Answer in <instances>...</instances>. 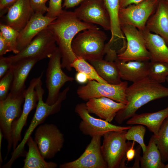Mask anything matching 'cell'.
Instances as JSON below:
<instances>
[{"label": "cell", "instance_id": "cell-5", "mask_svg": "<svg viewBox=\"0 0 168 168\" xmlns=\"http://www.w3.org/2000/svg\"><path fill=\"white\" fill-rule=\"evenodd\" d=\"M126 130L111 131L103 136L101 150L108 168H126V153L132 142H126Z\"/></svg>", "mask_w": 168, "mask_h": 168}, {"label": "cell", "instance_id": "cell-9", "mask_svg": "<svg viewBox=\"0 0 168 168\" xmlns=\"http://www.w3.org/2000/svg\"><path fill=\"white\" fill-rule=\"evenodd\" d=\"M62 56L58 47L49 58L46 72L45 83L48 94L45 103L49 105L54 104L57 100L61 88L74 78L65 74L62 69Z\"/></svg>", "mask_w": 168, "mask_h": 168}, {"label": "cell", "instance_id": "cell-21", "mask_svg": "<svg viewBox=\"0 0 168 168\" xmlns=\"http://www.w3.org/2000/svg\"><path fill=\"white\" fill-rule=\"evenodd\" d=\"M146 28L161 37L168 46V2L159 0L157 8L146 23Z\"/></svg>", "mask_w": 168, "mask_h": 168}, {"label": "cell", "instance_id": "cell-3", "mask_svg": "<svg viewBox=\"0 0 168 168\" xmlns=\"http://www.w3.org/2000/svg\"><path fill=\"white\" fill-rule=\"evenodd\" d=\"M42 82L40 79L36 83L35 89L38 96V101L36 110L29 127L26 130L24 137L16 148L13 150L10 160L2 167L11 168L15 161L21 156H25L26 153L25 147L29 138L34 130L42 124L49 116L56 114L60 110L62 103L66 98L70 88L67 87L60 92L57 101L53 104L49 105L43 100L44 90L42 87Z\"/></svg>", "mask_w": 168, "mask_h": 168}, {"label": "cell", "instance_id": "cell-26", "mask_svg": "<svg viewBox=\"0 0 168 168\" xmlns=\"http://www.w3.org/2000/svg\"><path fill=\"white\" fill-rule=\"evenodd\" d=\"M27 144L28 151L26 152L24 160L23 168H55L58 164L54 162L45 161L37 145L33 138L30 136Z\"/></svg>", "mask_w": 168, "mask_h": 168}, {"label": "cell", "instance_id": "cell-24", "mask_svg": "<svg viewBox=\"0 0 168 168\" xmlns=\"http://www.w3.org/2000/svg\"><path fill=\"white\" fill-rule=\"evenodd\" d=\"M168 116V106L157 112L136 114L128 119L126 122L128 125L141 124L146 126L156 137L164 120Z\"/></svg>", "mask_w": 168, "mask_h": 168}, {"label": "cell", "instance_id": "cell-10", "mask_svg": "<svg viewBox=\"0 0 168 168\" xmlns=\"http://www.w3.org/2000/svg\"><path fill=\"white\" fill-rule=\"evenodd\" d=\"M24 100L25 92L16 97L8 94L6 99L0 101V130L7 142L6 159L13 147L12 124L20 117L22 111L21 106Z\"/></svg>", "mask_w": 168, "mask_h": 168}, {"label": "cell", "instance_id": "cell-2", "mask_svg": "<svg viewBox=\"0 0 168 168\" xmlns=\"http://www.w3.org/2000/svg\"><path fill=\"white\" fill-rule=\"evenodd\" d=\"M126 95L128 103L114 119L119 124L132 117L139 108L150 101L168 97V87L147 77L128 86Z\"/></svg>", "mask_w": 168, "mask_h": 168}, {"label": "cell", "instance_id": "cell-41", "mask_svg": "<svg viewBox=\"0 0 168 168\" xmlns=\"http://www.w3.org/2000/svg\"><path fill=\"white\" fill-rule=\"evenodd\" d=\"M135 142L133 141L131 147L128 150L126 153V158L128 162L133 160L135 158L136 150L134 148Z\"/></svg>", "mask_w": 168, "mask_h": 168}, {"label": "cell", "instance_id": "cell-29", "mask_svg": "<svg viewBox=\"0 0 168 168\" xmlns=\"http://www.w3.org/2000/svg\"><path fill=\"white\" fill-rule=\"evenodd\" d=\"M168 77V63L162 62H149L147 77L151 80L161 84Z\"/></svg>", "mask_w": 168, "mask_h": 168}, {"label": "cell", "instance_id": "cell-48", "mask_svg": "<svg viewBox=\"0 0 168 168\" xmlns=\"http://www.w3.org/2000/svg\"><path fill=\"white\" fill-rule=\"evenodd\" d=\"M166 81H167V82H168V77H167L166 78Z\"/></svg>", "mask_w": 168, "mask_h": 168}, {"label": "cell", "instance_id": "cell-8", "mask_svg": "<svg viewBox=\"0 0 168 168\" xmlns=\"http://www.w3.org/2000/svg\"><path fill=\"white\" fill-rule=\"evenodd\" d=\"M34 139L45 159L54 158L61 151L64 142L63 133L52 124L40 125L35 129Z\"/></svg>", "mask_w": 168, "mask_h": 168}, {"label": "cell", "instance_id": "cell-17", "mask_svg": "<svg viewBox=\"0 0 168 168\" xmlns=\"http://www.w3.org/2000/svg\"><path fill=\"white\" fill-rule=\"evenodd\" d=\"M86 105L89 113L94 114L100 119L110 123L126 104L107 97H100L90 99Z\"/></svg>", "mask_w": 168, "mask_h": 168}, {"label": "cell", "instance_id": "cell-47", "mask_svg": "<svg viewBox=\"0 0 168 168\" xmlns=\"http://www.w3.org/2000/svg\"><path fill=\"white\" fill-rule=\"evenodd\" d=\"M165 168H168V163L165 165Z\"/></svg>", "mask_w": 168, "mask_h": 168}, {"label": "cell", "instance_id": "cell-19", "mask_svg": "<svg viewBox=\"0 0 168 168\" xmlns=\"http://www.w3.org/2000/svg\"><path fill=\"white\" fill-rule=\"evenodd\" d=\"M34 13L30 0H18L9 8L5 17L6 24L19 32Z\"/></svg>", "mask_w": 168, "mask_h": 168}, {"label": "cell", "instance_id": "cell-25", "mask_svg": "<svg viewBox=\"0 0 168 168\" xmlns=\"http://www.w3.org/2000/svg\"><path fill=\"white\" fill-rule=\"evenodd\" d=\"M108 13L110 23L111 37L108 42L110 45H113L119 40L125 43L126 38L121 29L119 18V0H104Z\"/></svg>", "mask_w": 168, "mask_h": 168}, {"label": "cell", "instance_id": "cell-36", "mask_svg": "<svg viewBox=\"0 0 168 168\" xmlns=\"http://www.w3.org/2000/svg\"><path fill=\"white\" fill-rule=\"evenodd\" d=\"M49 0H30L31 7L35 13L43 15L48 10V7L46 5Z\"/></svg>", "mask_w": 168, "mask_h": 168}, {"label": "cell", "instance_id": "cell-34", "mask_svg": "<svg viewBox=\"0 0 168 168\" xmlns=\"http://www.w3.org/2000/svg\"><path fill=\"white\" fill-rule=\"evenodd\" d=\"M13 78V74L11 68L5 75L0 79V101L6 99L8 95V91L10 89Z\"/></svg>", "mask_w": 168, "mask_h": 168}, {"label": "cell", "instance_id": "cell-16", "mask_svg": "<svg viewBox=\"0 0 168 168\" xmlns=\"http://www.w3.org/2000/svg\"><path fill=\"white\" fill-rule=\"evenodd\" d=\"M43 73V72L39 77L33 78L30 81L29 86L25 92V100L21 114L12 123V135L13 150L18 145L19 142L21 140L22 131L26 125L29 114L37 105L38 96L35 87L39 79L42 77Z\"/></svg>", "mask_w": 168, "mask_h": 168}, {"label": "cell", "instance_id": "cell-14", "mask_svg": "<svg viewBox=\"0 0 168 168\" xmlns=\"http://www.w3.org/2000/svg\"><path fill=\"white\" fill-rule=\"evenodd\" d=\"M74 12L81 21L110 30V19L104 0H84Z\"/></svg>", "mask_w": 168, "mask_h": 168}, {"label": "cell", "instance_id": "cell-27", "mask_svg": "<svg viewBox=\"0 0 168 168\" xmlns=\"http://www.w3.org/2000/svg\"><path fill=\"white\" fill-rule=\"evenodd\" d=\"M99 76L108 83L118 84L122 82L119 70L115 61L102 59L88 61Z\"/></svg>", "mask_w": 168, "mask_h": 168}, {"label": "cell", "instance_id": "cell-23", "mask_svg": "<svg viewBox=\"0 0 168 168\" xmlns=\"http://www.w3.org/2000/svg\"><path fill=\"white\" fill-rule=\"evenodd\" d=\"M140 31L150 53V61L168 63V46L164 40L159 35L151 32L146 28Z\"/></svg>", "mask_w": 168, "mask_h": 168}, {"label": "cell", "instance_id": "cell-15", "mask_svg": "<svg viewBox=\"0 0 168 168\" xmlns=\"http://www.w3.org/2000/svg\"><path fill=\"white\" fill-rule=\"evenodd\" d=\"M101 136L91 137L90 142L82 155L77 159L60 165V168H108L102 154Z\"/></svg>", "mask_w": 168, "mask_h": 168}, {"label": "cell", "instance_id": "cell-35", "mask_svg": "<svg viewBox=\"0 0 168 168\" xmlns=\"http://www.w3.org/2000/svg\"><path fill=\"white\" fill-rule=\"evenodd\" d=\"M62 0H49L48 10L45 16L51 18H56L63 12Z\"/></svg>", "mask_w": 168, "mask_h": 168}, {"label": "cell", "instance_id": "cell-22", "mask_svg": "<svg viewBox=\"0 0 168 168\" xmlns=\"http://www.w3.org/2000/svg\"><path fill=\"white\" fill-rule=\"evenodd\" d=\"M121 79L135 82L147 77L149 61L139 60L124 62L118 58L115 61Z\"/></svg>", "mask_w": 168, "mask_h": 168}, {"label": "cell", "instance_id": "cell-28", "mask_svg": "<svg viewBox=\"0 0 168 168\" xmlns=\"http://www.w3.org/2000/svg\"><path fill=\"white\" fill-rule=\"evenodd\" d=\"M141 157L140 162L142 168H165L161 153L156 144L153 135L150 139L145 152Z\"/></svg>", "mask_w": 168, "mask_h": 168}, {"label": "cell", "instance_id": "cell-20", "mask_svg": "<svg viewBox=\"0 0 168 168\" xmlns=\"http://www.w3.org/2000/svg\"><path fill=\"white\" fill-rule=\"evenodd\" d=\"M38 61L33 58H26L12 64L13 81L9 94L16 97L23 93L26 90L25 82L32 69Z\"/></svg>", "mask_w": 168, "mask_h": 168}, {"label": "cell", "instance_id": "cell-37", "mask_svg": "<svg viewBox=\"0 0 168 168\" xmlns=\"http://www.w3.org/2000/svg\"><path fill=\"white\" fill-rule=\"evenodd\" d=\"M12 65L7 60L6 57L0 56V79L5 75L11 68Z\"/></svg>", "mask_w": 168, "mask_h": 168}, {"label": "cell", "instance_id": "cell-4", "mask_svg": "<svg viewBox=\"0 0 168 168\" xmlns=\"http://www.w3.org/2000/svg\"><path fill=\"white\" fill-rule=\"evenodd\" d=\"M107 36L98 28L79 33L72 40L71 47L77 57L88 61L103 59L105 54Z\"/></svg>", "mask_w": 168, "mask_h": 168}, {"label": "cell", "instance_id": "cell-45", "mask_svg": "<svg viewBox=\"0 0 168 168\" xmlns=\"http://www.w3.org/2000/svg\"><path fill=\"white\" fill-rule=\"evenodd\" d=\"M3 135V133L1 130H0V165L2 164L3 162L2 159L1 153V147L2 145V140Z\"/></svg>", "mask_w": 168, "mask_h": 168}, {"label": "cell", "instance_id": "cell-12", "mask_svg": "<svg viewBox=\"0 0 168 168\" xmlns=\"http://www.w3.org/2000/svg\"><path fill=\"white\" fill-rule=\"evenodd\" d=\"M159 0H144L137 4H131L120 9L119 18L120 26H133L139 30L146 28L147 21L155 12Z\"/></svg>", "mask_w": 168, "mask_h": 168}, {"label": "cell", "instance_id": "cell-44", "mask_svg": "<svg viewBox=\"0 0 168 168\" xmlns=\"http://www.w3.org/2000/svg\"><path fill=\"white\" fill-rule=\"evenodd\" d=\"M141 147L140 145H138L137 147V149L136 150V154L135 157H136V160H135V162L132 168H139V163L138 161H139V160L138 159H140L141 156H140V153L141 150Z\"/></svg>", "mask_w": 168, "mask_h": 168}, {"label": "cell", "instance_id": "cell-46", "mask_svg": "<svg viewBox=\"0 0 168 168\" xmlns=\"http://www.w3.org/2000/svg\"><path fill=\"white\" fill-rule=\"evenodd\" d=\"M106 44H107V45L109 47H112V46H109V45H108L107 44V43ZM113 45H114V44H113ZM126 45V44H123V45L124 46H125Z\"/></svg>", "mask_w": 168, "mask_h": 168}, {"label": "cell", "instance_id": "cell-1", "mask_svg": "<svg viewBox=\"0 0 168 168\" xmlns=\"http://www.w3.org/2000/svg\"><path fill=\"white\" fill-rule=\"evenodd\" d=\"M47 28L58 46L62 56V68L71 71V64L77 58L71 47L73 39L81 31L98 27L81 21L74 12L63 10Z\"/></svg>", "mask_w": 168, "mask_h": 168}, {"label": "cell", "instance_id": "cell-49", "mask_svg": "<svg viewBox=\"0 0 168 168\" xmlns=\"http://www.w3.org/2000/svg\"><path fill=\"white\" fill-rule=\"evenodd\" d=\"M166 0L168 2V0Z\"/></svg>", "mask_w": 168, "mask_h": 168}, {"label": "cell", "instance_id": "cell-31", "mask_svg": "<svg viewBox=\"0 0 168 168\" xmlns=\"http://www.w3.org/2000/svg\"><path fill=\"white\" fill-rule=\"evenodd\" d=\"M156 144L164 163L168 161V116L162 123L157 135L155 136Z\"/></svg>", "mask_w": 168, "mask_h": 168}, {"label": "cell", "instance_id": "cell-6", "mask_svg": "<svg viewBox=\"0 0 168 168\" xmlns=\"http://www.w3.org/2000/svg\"><path fill=\"white\" fill-rule=\"evenodd\" d=\"M56 44L55 40L46 27L18 53L6 58L12 64L26 58L35 59L39 61L49 58L52 56L58 47Z\"/></svg>", "mask_w": 168, "mask_h": 168}, {"label": "cell", "instance_id": "cell-7", "mask_svg": "<svg viewBox=\"0 0 168 168\" xmlns=\"http://www.w3.org/2000/svg\"><path fill=\"white\" fill-rule=\"evenodd\" d=\"M128 87L127 82L118 84L102 83L94 80L88 81L86 85L79 86L77 89L78 97L85 101L92 98L106 97L126 105V91Z\"/></svg>", "mask_w": 168, "mask_h": 168}, {"label": "cell", "instance_id": "cell-42", "mask_svg": "<svg viewBox=\"0 0 168 168\" xmlns=\"http://www.w3.org/2000/svg\"><path fill=\"white\" fill-rule=\"evenodd\" d=\"M144 0H119L120 9L132 4H137Z\"/></svg>", "mask_w": 168, "mask_h": 168}, {"label": "cell", "instance_id": "cell-39", "mask_svg": "<svg viewBox=\"0 0 168 168\" xmlns=\"http://www.w3.org/2000/svg\"><path fill=\"white\" fill-rule=\"evenodd\" d=\"M11 52L10 49L2 35L0 34V56Z\"/></svg>", "mask_w": 168, "mask_h": 168}, {"label": "cell", "instance_id": "cell-30", "mask_svg": "<svg viewBox=\"0 0 168 168\" xmlns=\"http://www.w3.org/2000/svg\"><path fill=\"white\" fill-rule=\"evenodd\" d=\"M82 58L77 57L71 64V67L77 72L86 75L89 81L94 80L100 83H108L99 76L94 67Z\"/></svg>", "mask_w": 168, "mask_h": 168}, {"label": "cell", "instance_id": "cell-43", "mask_svg": "<svg viewBox=\"0 0 168 168\" xmlns=\"http://www.w3.org/2000/svg\"><path fill=\"white\" fill-rule=\"evenodd\" d=\"M76 79L77 81L81 83H83L86 82L88 78L85 74L81 72H78L76 76Z\"/></svg>", "mask_w": 168, "mask_h": 168}, {"label": "cell", "instance_id": "cell-33", "mask_svg": "<svg viewBox=\"0 0 168 168\" xmlns=\"http://www.w3.org/2000/svg\"><path fill=\"white\" fill-rule=\"evenodd\" d=\"M146 132L145 127L143 125L138 124L131 126L126 133L127 140H132L138 143L141 147L143 153L145 152L147 148L144 141Z\"/></svg>", "mask_w": 168, "mask_h": 168}, {"label": "cell", "instance_id": "cell-38", "mask_svg": "<svg viewBox=\"0 0 168 168\" xmlns=\"http://www.w3.org/2000/svg\"><path fill=\"white\" fill-rule=\"evenodd\" d=\"M18 0H0V16H2L9 8Z\"/></svg>", "mask_w": 168, "mask_h": 168}, {"label": "cell", "instance_id": "cell-18", "mask_svg": "<svg viewBox=\"0 0 168 168\" xmlns=\"http://www.w3.org/2000/svg\"><path fill=\"white\" fill-rule=\"evenodd\" d=\"M56 18H51L35 13L24 28L19 32L17 39L19 52L26 47L35 36Z\"/></svg>", "mask_w": 168, "mask_h": 168}, {"label": "cell", "instance_id": "cell-11", "mask_svg": "<svg viewBox=\"0 0 168 168\" xmlns=\"http://www.w3.org/2000/svg\"><path fill=\"white\" fill-rule=\"evenodd\" d=\"M120 27L127 42L125 49L118 54V58L124 62L150 60V53L142 32L129 25H122Z\"/></svg>", "mask_w": 168, "mask_h": 168}, {"label": "cell", "instance_id": "cell-13", "mask_svg": "<svg viewBox=\"0 0 168 168\" xmlns=\"http://www.w3.org/2000/svg\"><path fill=\"white\" fill-rule=\"evenodd\" d=\"M75 111L82 119L79 125V130L84 134L91 137L96 135L102 136L111 131L128 130L131 126L116 125L101 119L94 117L90 114L85 103L77 104Z\"/></svg>", "mask_w": 168, "mask_h": 168}, {"label": "cell", "instance_id": "cell-40", "mask_svg": "<svg viewBox=\"0 0 168 168\" xmlns=\"http://www.w3.org/2000/svg\"><path fill=\"white\" fill-rule=\"evenodd\" d=\"M84 0H64L63 7L68 9L74 7L80 4Z\"/></svg>", "mask_w": 168, "mask_h": 168}, {"label": "cell", "instance_id": "cell-32", "mask_svg": "<svg viewBox=\"0 0 168 168\" xmlns=\"http://www.w3.org/2000/svg\"><path fill=\"white\" fill-rule=\"evenodd\" d=\"M1 34L8 45L11 51L15 54L19 51L17 47V39L19 32L6 24H0Z\"/></svg>", "mask_w": 168, "mask_h": 168}]
</instances>
